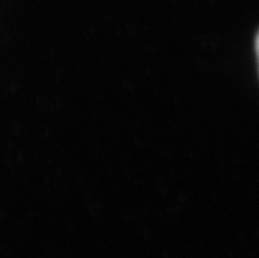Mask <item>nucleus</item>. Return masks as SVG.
Instances as JSON below:
<instances>
[{"instance_id":"f257e3e1","label":"nucleus","mask_w":259,"mask_h":258,"mask_svg":"<svg viewBox=\"0 0 259 258\" xmlns=\"http://www.w3.org/2000/svg\"><path fill=\"white\" fill-rule=\"evenodd\" d=\"M256 56H258V62H259V34L256 37Z\"/></svg>"}]
</instances>
